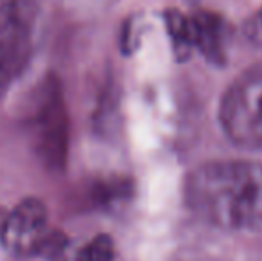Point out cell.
<instances>
[{"mask_svg": "<svg viewBox=\"0 0 262 261\" xmlns=\"http://www.w3.org/2000/svg\"><path fill=\"white\" fill-rule=\"evenodd\" d=\"M36 139L39 156L50 168H62L68 154V116L61 93L50 90L36 115Z\"/></svg>", "mask_w": 262, "mask_h": 261, "instance_id": "obj_4", "label": "cell"}, {"mask_svg": "<svg viewBox=\"0 0 262 261\" xmlns=\"http://www.w3.org/2000/svg\"><path fill=\"white\" fill-rule=\"evenodd\" d=\"M223 131L243 147L262 145V66L245 72L221 98Z\"/></svg>", "mask_w": 262, "mask_h": 261, "instance_id": "obj_2", "label": "cell"}, {"mask_svg": "<svg viewBox=\"0 0 262 261\" xmlns=\"http://www.w3.org/2000/svg\"><path fill=\"white\" fill-rule=\"evenodd\" d=\"M13 72H14V66L11 63L7 52L2 49V45H0V88L6 86L7 79H9V75Z\"/></svg>", "mask_w": 262, "mask_h": 261, "instance_id": "obj_10", "label": "cell"}, {"mask_svg": "<svg viewBox=\"0 0 262 261\" xmlns=\"http://www.w3.org/2000/svg\"><path fill=\"white\" fill-rule=\"evenodd\" d=\"M0 45L7 52L14 70L29 52V31L18 9L11 4L0 7Z\"/></svg>", "mask_w": 262, "mask_h": 261, "instance_id": "obj_6", "label": "cell"}, {"mask_svg": "<svg viewBox=\"0 0 262 261\" xmlns=\"http://www.w3.org/2000/svg\"><path fill=\"white\" fill-rule=\"evenodd\" d=\"M4 216H6V215H4V213L0 211V226H2V220H4Z\"/></svg>", "mask_w": 262, "mask_h": 261, "instance_id": "obj_11", "label": "cell"}, {"mask_svg": "<svg viewBox=\"0 0 262 261\" xmlns=\"http://www.w3.org/2000/svg\"><path fill=\"white\" fill-rule=\"evenodd\" d=\"M47 236V206L39 198H25L0 226V242L14 256L38 254Z\"/></svg>", "mask_w": 262, "mask_h": 261, "instance_id": "obj_3", "label": "cell"}, {"mask_svg": "<svg viewBox=\"0 0 262 261\" xmlns=\"http://www.w3.org/2000/svg\"><path fill=\"white\" fill-rule=\"evenodd\" d=\"M75 261H114V242L107 234L90 240L75 256Z\"/></svg>", "mask_w": 262, "mask_h": 261, "instance_id": "obj_8", "label": "cell"}, {"mask_svg": "<svg viewBox=\"0 0 262 261\" xmlns=\"http://www.w3.org/2000/svg\"><path fill=\"white\" fill-rule=\"evenodd\" d=\"M166 25H168L169 38L173 43V50H175L177 57L180 61L187 59V56L193 50V42H191V31H189V18L184 16L180 11L169 9L164 14Z\"/></svg>", "mask_w": 262, "mask_h": 261, "instance_id": "obj_7", "label": "cell"}, {"mask_svg": "<svg viewBox=\"0 0 262 261\" xmlns=\"http://www.w3.org/2000/svg\"><path fill=\"white\" fill-rule=\"evenodd\" d=\"M245 34L250 42L262 45V7L245 24Z\"/></svg>", "mask_w": 262, "mask_h": 261, "instance_id": "obj_9", "label": "cell"}, {"mask_svg": "<svg viewBox=\"0 0 262 261\" xmlns=\"http://www.w3.org/2000/svg\"><path fill=\"white\" fill-rule=\"evenodd\" d=\"M193 49H198L207 59L225 61V25L223 20L210 13H196L189 18Z\"/></svg>", "mask_w": 262, "mask_h": 261, "instance_id": "obj_5", "label": "cell"}, {"mask_svg": "<svg viewBox=\"0 0 262 261\" xmlns=\"http://www.w3.org/2000/svg\"><path fill=\"white\" fill-rule=\"evenodd\" d=\"M186 204L205 224L227 231L262 229V165L210 161L189 174Z\"/></svg>", "mask_w": 262, "mask_h": 261, "instance_id": "obj_1", "label": "cell"}]
</instances>
